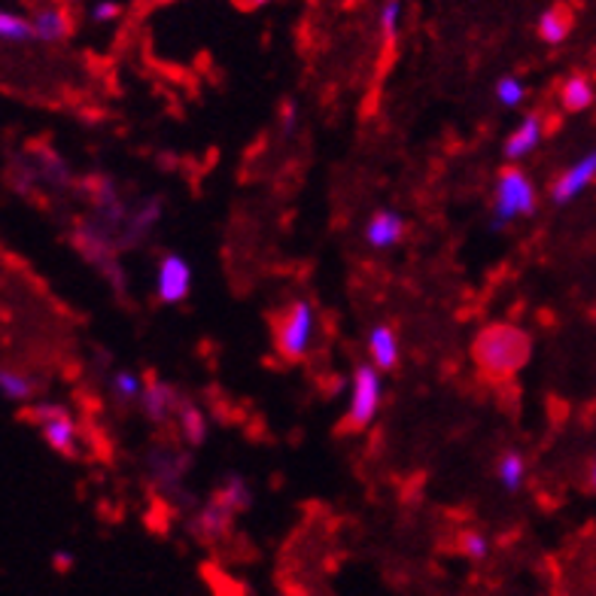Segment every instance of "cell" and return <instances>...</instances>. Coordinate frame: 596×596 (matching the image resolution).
Instances as JSON below:
<instances>
[{"instance_id":"obj_1","label":"cell","mask_w":596,"mask_h":596,"mask_svg":"<svg viewBox=\"0 0 596 596\" xmlns=\"http://www.w3.org/2000/svg\"><path fill=\"white\" fill-rule=\"evenodd\" d=\"M475 356L484 369L497 371V374H509L517 371L529 359V338L521 329L514 326H493L484 332L475 347Z\"/></svg>"},{"instance_id":"obj_2","label":"cell","mask_w":596,"mask_h":596,"mask_svg":"<svg viewBox=\"0 0 596 596\" xmlns=\"http://www.w3.org/2000/svg\"><path fill=\"white\" fill-rule=\"evenodd\" d=\"M313 335H317V313L308 301H293L281 320L274 323V344H277V354L289 359V362H298L301 356L311 350Z\"/></svg>"},{"instance_id":"obj_3","label":"cell","mask_w":596,"mask_h":596,"mask_svg":"<svg viewBox=\"0 0 596 596\" xmlns=\"http://www.w3.org/2000/svg\"><path fill=\"white\" fill-rule=\"evenodd\" d=\"M536 213V186L521 168H509L499 174L493 192V226H509L517 216Z\"/></svg>"},{"instance_id":"obj_4","label":"cell","mask_w":596,"mask_h":596,"mask_svg":"<svg viewBox=\"0 0 596 596\" xmlns=\"http://www.w3.org/2000/svg\"><path fill=\"white\" fill-rule=\"evenodd\" d=\"M383 402V381L378 366H359L354 371V383H350V405H347V424L354 429H366V426L378 417Z\"/></svg>"},{"instance_id":"obj_5","label":"cell","mask_w":596,"mask_h":596,"mask_svg":"<svg viewBox=\"0 0 596 596\" xmlns=\"http://www.w3.org/2000/svg\"><path fill=\"white\" fill-rule=\"evenodd\" d=\"M31 420L40 424V432L46 444L58 451V454H76V444H80V429L73 424V417L68 414L64 405H56V402H37L31 408Z\"/></svg>"},{"instance_id":"obj_6","label":"cell","mask_w":596,"mask_h":596,"mask_svg":"<svg viewBox=\"0 0 596 596\" xmlns=\"http://www.w3.org/2000/svg\"><path fill=\"white\" fill-rule=\"evenodd\" d=\"M192 293V265L180 253H165L156 269V296L162 305H180Z\"/></svg>"},{"instance_id":"obj_7","label":"cell","mask_w":596,"mask_h":596,"mask_svg":"<svg viewBox=\"0 0 596 596\" xmlns=\"http://www.w3.org/2000/svg\"><path fill=\"white\" fill-rule=\"evenodd\" d=\"M596 180V150H591L587 156H582L572 168H567L551 186L553 204H569L582 195L587 186Z\"/></svg>"},{"instance_id":"obj_8","label":"cell","mask_w":596,"mask_h":596,"mask_svg":"<svg viewBox=\"0 0 596 596\" xmlns=\"http://www.w3.org/2000/svg\"><path fill=\"white\" fill-rule=\"evenodd\" d=\"M405 238V219L396 211L371 213L369 226H366V243L374 250H390Z\"/></svg>"},{"instance_id":"obj_9","label":"cell","mask_w":596,"mask_h":596,"mask_svg":"<svg viewBox=\"0 0 596 596\" xmlns=\"http://www.w3.org/2000/svg\"><path fill=\"white\" fill-rule=\"evenodd\" d=\"M231 521H235V511L223 505L219 499H213L211 505H204V509L192 517V533L199 536L201 541H216L226 536L228 529H231Z\"/></svg>"},{"instance_id":"obj_10","label":"cell","mask_w":596,"mask_h":596,"mask_svg":"<svg viewBox=\"0 0 596 596\" xmlns=\"http://www.w3.org/2000/svg\"><path fill=\"white\" fill-rule=\"evenodd\" d=\"M541 143V119L536 114H529L521 119V126L511 131V138L505 141V158L517 162L526 158L529 153H536Z\"/></svg>"},{"instance_id":"obj_11","label":"cell","mask_w":596,"mask_h":596,"mask_svg":"<svg viewBox=\"0 0 596 596\" xmlns=\"http://www.w3.org/2000/svg\"><path fill=\"white\" fill-rule=\"evenodd\" d=\"M141 408L153 424H162V420H168V414L174 412V408H180V405H177V393H174V386H168V383H162V381H150L146 386H143Z\"/></svg>"},{"instance_id":"obj_12","label":"cell","mask_w":596,"mask_h":596,"mask_svg":"<svg viewBox=\"0 0 596 596\" xmlns=\"http://www.w3.org/2000/svg\"><path fill=\"white\" fill-rule=\"evenodd\" d=\"M37 40L40 43H61L71 34V19L61 7H40L37 13L31 15Z\"/></svg>"},{"instance_id":"obj_13","label":"cell","mask_w":596,"mask_h":596,"mask_svg":"<svg viewBox=\"0 0 596 596\" xmlns=\"http://www.w3.org/2000/svg\"><path fill=\"white\" fill-rule=\"evenodd\" d=\"M371 366L381 371H393L398 366V338L390 326H374L369 332Z\"/></svg>"},{"instance_id":"obj_14","label":"cell","mask_w":596,"mask_h":596,"mask_svg":"<svg viewBox=\"0 0 596 596\" xmlns=\"http://www.w3.org/2000/svg\"><path fill=\"white\" fill-rule=\"evenodd\" d=\"M216 499H219L223 505H228L235 514H241V511H247L253 505V487L247 484L243 475H228L226 481L219 484Z\"/></svg>"},{"instance_id":"obj_15","label":"cell","mask_w":596,"mask_h":596,"mask_svg":"<svg viewBox=\"0 0 596 596\" xmlns=\"http://www.w3.org/2000/svg\"><path fill=\"white\" fill-rule=\"evenodd\" d=\"M596 92L594 83L587 80V76H569L563 88H560V104L567 107L569 114H582L587 110L591 104H594Z\"/></svg>"},{"instance_id":"obj_16","label":"cell","mask_w":596,"mask_h":596,"mask_svg":"<svg viewBox=\"0 0 596 596\" xmlns=\"http://www.w3.org/2000/svg\"><path fill=\"white\" fill-rule=\"evenodd\" d=\"M536 28H539V37L548 46H560L569 37V31H572V15L567 10H560V7H551V10H545L539 15Z\"/></svg>"},{"instance_id":"obj_17","label":"cell","mask_w":596,"mask_h":596,"mask_svg":"<svg viewBox=\"0 0 596 596\" xmlns=\"http://www.w3.org/2000/svg\"><path fill=\"white\" fill-rule=\"evenodd\" d=\"M0 40L13 43V46L37 40L34 22H31L28 15L13 13V10H3V13H0Z\"/></svg>"},{"instance_id":"obj_18","label":"cell","mask_w":596,"mask_h":596,"mask_svg":"<svg viewBox=\"0 0 596 596\" xmlns=\"http://www.w3.org/2000/svg\"><path fill=\"white\" fill-rule=\"evenodd\" d=\"M0 393L7 398H13V402H28L37 393V383L28 374H22L19 369H10V366H3L0 369Z\"/></svg>"},{"instance_id":"obj_19","label":"cell","mask_w":596,"mask_h":596,"mask_svg":"<svg viewBox=\"0 0 596 596\" xmlns=\"http://www.w3.org/2000/svg\"><path fill=\"white\" fill-rule=\"evenodd\" d=\"M497 478L499 484L514 493V490H521V484L526 478V460L524 454H517V451H505V454L497 460Z\"/></svg>"},{"instance_id":"obj_20","label":"cell","mask_w":596,"mask_h":596,"mask_svg":"<svg viewBox=\"0 0 596 596\" xmlns=\"http://www.w3.org/2000/svg\"><path fill=\"white\" fill-rule=\"evenodd\" d=\"M180 432H183L186 444H192V448H199L207 439V420H204V414L195 405H183L180 408Z\"/></svg>"},{"instance_id":"obj_21","label":"cell","mask_w":596,"mask_h":596,"mask_svg":"<svg viewBox=\"0 0 596 596\" xmlns=\"http://www.w3.org/2000/svg\"><path fill=\"white\" fill-rule=\"evenodd\" d=\"M143 386H146V383H143L134 371H116L114 378H110V393H114L116 402H122V405H128V402H141Z\"/></svg>"},{"instance_id":"obj_22","label":"cell","mask_w":596,"mask_h":596,"mask_svg":"<svg viewBox=\"0 0 596 596\" xmlns=\"http://www.w3.org/2000/svg\"><path fill=\"white\" fill-rule=\"evenodd\" d=\"M378 25L386 40H393L402 25V0H383L381 13H378Z\"/></svg>"},{"instance_id":"obj_23","label":"cell","mask_w":596,"mask_h":596,"mask_svg":"<svg viewBox=\"0 0 596 596\" xmlns=\"http://www.w3.org/2000/svg\"><path fill=\"white\" fill-rule=\"evenodd\" d=\"M497 98L499 104H505V107H521L526 98L524 83H521L517 76H502L497 83Z\"/></svg>"},{"instance_id":"obj_24","label":"cell","mask_w":596,"mask_h":596,"mask_svg":"<svg viewBox=\"0 0 596 596\" xmlns=\"http://www.w3.org/2000/svg\"><path fill=\"white\" fill-rule=\"evenodd\" d=\"M460 548L466 553L468 560H475V563H481L490 557V539L478 533V529H472V533H463V539H460Z\"/></svg>"},{"instance_id":"obj_25","label":"cell","mask_w":596,"mask_h":596,"mask_svg":"<svg viewBox=\"0 0 596 596\" xmlns=\"http://www.w3.org/2000/svg\"><path fill=\"white\" fill-rule=\"evenodd\" d=\"M158 213H162V204L158 201H153V204H146L134 219H131V241H138V238H143L150 228L156 226V219H158Z\"/></svg>"},{"instance_id":"obj_26","label":"cell","mask_w":596,"mask_h":596,"mask_svg":"<svg viewBox=\"0 0 596 596\" xmlns=\"http://www.w3.org/2000/svg\"><path fill=\"white\" fill-rule=\"evenodd\" d=\"M122 13V7H119V0H95L92 7H88V19L95 22V25H107V22H116Z\"/></svg>"},{"instance_id":"obj_27","label":"cell","mask_w":596,"mask_h":596,"mask_svg":"<svg viewBox=\"0 0 596 596\" xmlns=\"http://www.w3.org/2000/svg\"><path fill=\"white\" fill-rule=\"evenodd\" d=\"M298 126V107L293 104V100H286L284 110H281V128H284L286 134L293 131V128Z\"/></svg>"},{"instance_id":"obj_28","label":"cell","mask_w":596,"mask_h":596,"mask_svg":"<svg viewBox=\"0 0 596 596\" xmlns=\"http://www.w3.org/2000/svg\"><path fill=\"white\" fill-rule=\"evenodd\" d=\"M73 563H76V560H73L71 551H56V553H52V569H56V572H71Z\"/></svg>"},{"instance_id":"obj_29","label":"cell","mask_w":596,"mask_h":596,"mask_svg":"<svg viewBox=\"0 0 596 596\" xmlns=\"http://www.w3.org/2000/svg\"><path fill=\"white\" fill-rule=\"evenodd\" d=\"M591 487L596 490V460H594V466H591Z\"/></svg>"},{"instance_id":"obj_30","label":"cell","mask_w":596,"mask_h":596,"mask_svg":"<svg viewBox=\"0 0 596 596\" xmlns=\"http://www.w3.org/2000/svg\"><path fill=\"white\" fill-rule=\"evenodd\" d=\"M250 3H253V7H265L269 0H250Z\"/></svg>"}]
</instances>
